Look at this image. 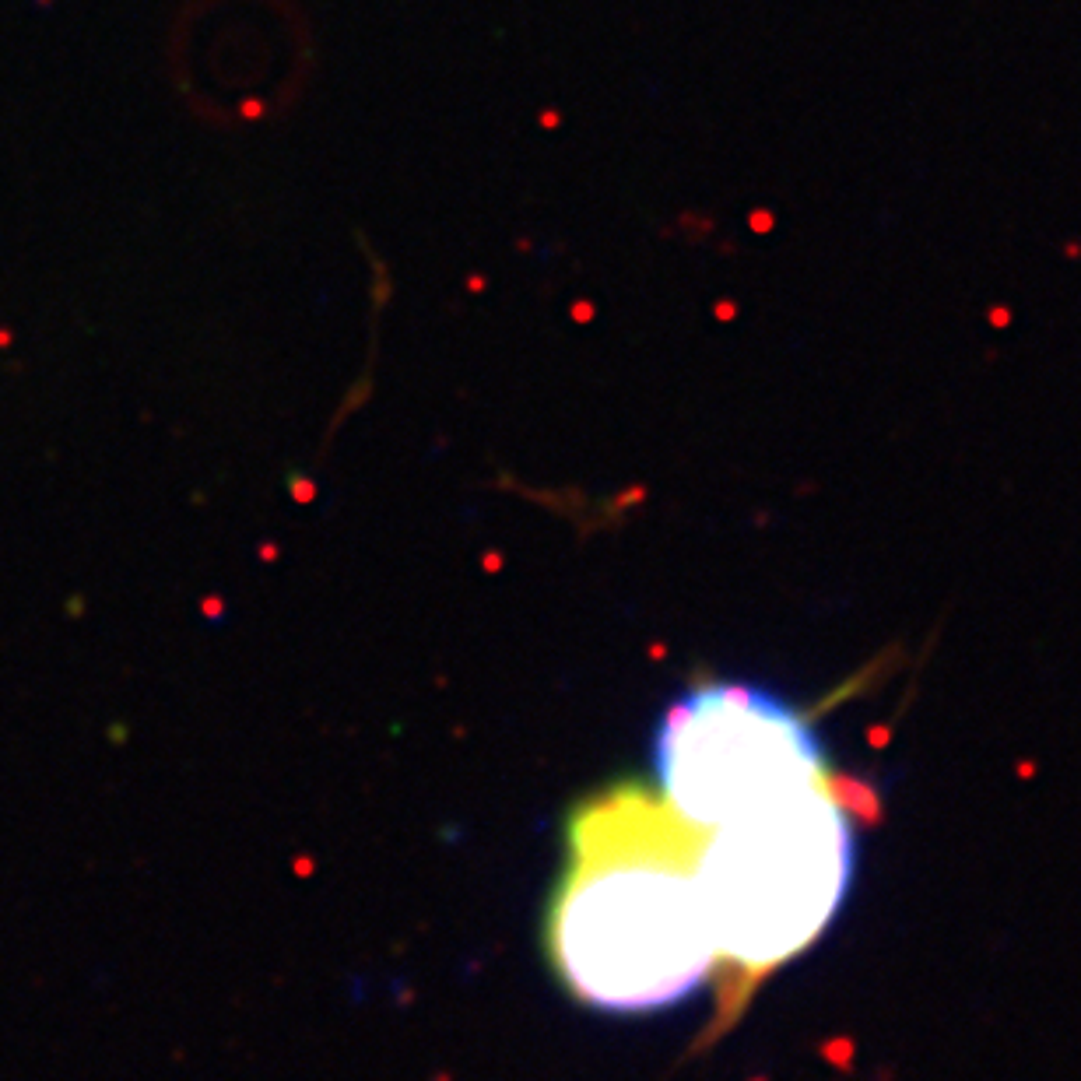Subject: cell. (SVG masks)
I'll return each mask as SVG.
<instances>
[{
    "instance_id": "cell-1",
    "label": "cell",
    "mask_w": 1081,
    "mask_h": 1081,
    "mask_svg": "<svg viewBox=\"0 0 1081 1081\" xmlns=\"http://www.w3.org/2000/svg\"><path fill=\"white\" fill-rule=\"evenodd\" d=\"M702 832L639 790L590 801L569 825V864L548 948L569 994L618 1015L685 1001L716 966L695 888Z\"/></svg>"
},
{
    "instance_id": "cell-2",
    "label": "cell",
    "mask_w": 1081,
    "mask_h": 1081,
    "mask_svg": "<svg viewBox=\"0 0 1081 1081\" xmlns=\"http://www.w3.org/2000/svg\"><path fill=\"white\" fill-rule=\"evenodd\" d=\"M853 871V822L825 780L702 832L692 874L716 959L745 973L797 959L846 903Z\"/></svg>"
},
{
    "instance_id": "cell-3",
    "label": "cell",
    "mask_w": 1081,
    "mask_h": 1081,
    "mask_svg": "<svg viewBox=\"0 0 1081 1081\" xmlns=\"http://www.w3.org/2000/svg\"><path fill=\"white\" fill-rule=\"evenodd\" d=\"M660 801L709 832L825 780L811 724L769 688L709 681L664 713L653 738Z\"/></svg>"
}]
</instances>
